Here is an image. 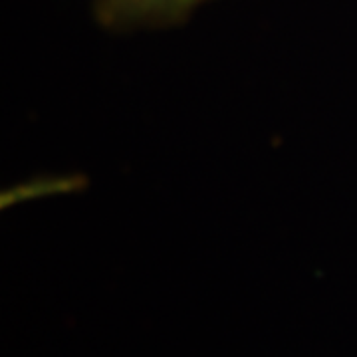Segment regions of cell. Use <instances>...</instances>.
<instances>
[{"instance_id": "cell-1", "label": "cell", "mask_w": 357, "mask_h": 357, "mask_svg": "<svg viewBox=\"0 0 357 357\" xmlns=\"http://www.w3.org/2000/svg\"><path fill=\"white\" fill-rule=\"evenodd\" d=\"M204 2L208 0H93V18L114 32L169 28L187 22Z\"/></svg>"}]
</instances>
